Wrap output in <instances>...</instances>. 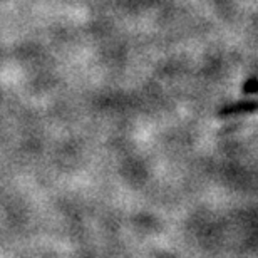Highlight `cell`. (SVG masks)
I'll list each match as a JSON object with an SVG mask.
<instances>
[{
	"label": "cell",
	"mask_w": 258,
	"mask_h": 258,
	"mask_svg": "<svg viewBox=\"0 0 258 258\" xmlns=\"http://www.w3.org/2000/svg\"><path fill=\"white\" fill-rule=\"evenodd\" d=\"M245 94H256L258 92V79H248L246 84L243 86Z\"/></svg>",
	"instance_id": "2"
},
{
	"label": "cell",
	"mask_w": 258,
	"mask_h": 258,
	"mask_svg": "<svg viewBox=\"0 0 258 258\" xmlns=\"http://www.w3.org/2000/svg\"><path fill=\"white\" fill-rule=\"evenodd\" d=\"M258 109V101H240L235 104L221 107L218 111V116H230V114H240V112H251Z\"/></svg>",
	"instance_id": "1"
}]
</instances>
